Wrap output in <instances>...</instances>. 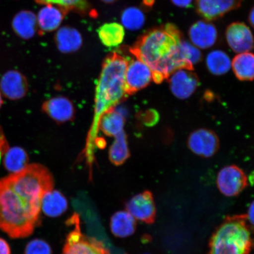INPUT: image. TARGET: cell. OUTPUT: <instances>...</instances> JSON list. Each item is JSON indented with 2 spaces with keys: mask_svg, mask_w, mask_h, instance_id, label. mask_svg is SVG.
Listing matches in <instances>:
<instances>
[{
  "mask_svg": "<svg viewBox=\"0 0 254 254\" xmlns=\"http://www.w3.org/2000/svg\"><path fill=\"white\" fill-rule=\"evenodd\" d=\"M53 188L52 175L40 164L0 180V230L14 239L31 236L40 222L43 196Z\"/></svg>",
  "mask_w": 254,
  "mask_h": 254,
  "instance_id": "1",
  "label": "cell"
},
{
  "mask_svg": "<svg viewBox=\"0 0 254 254\" xmlns=\"http://www.w3.org/2000/svg\"><path fill=\"white\" fill-rule=\"evenodd\" d=\"M182 41L179 28L173 24H167L143 35L129 52L149 66L153 74V81L160 83L177 69L193 70L181 53Z\"/></svg>",
  "mask_w": 254,
  "mask_h": 254,
  "instance_id": "2",
  "label": "cell"
},
{
  "mask_svg": "<svg viewBox=\"0 0 254 254\" xmlns=\"http://www.w3.org/2000/svg\"><path fill=\"white\" fill-rule=\"evenodd\" d=\"M127 64V60L117 53L111 54L104 60L95 94L94 122L89 137L88 150L91 151L93 146L101 117L127 94L125 80Z\"/></svg>",
  "mask_w": 254,
  "mask_h": 254,
  "instance_id": "3",
  "label": "cell"
},
{
  "mask_svg": "<svg viewBox=\"0 0 254 254\" xmlns=\"http://www.w3.org/2000/svg\"><path fill=\"white\" fill-rule=\"evenodd\" d=\"M253 244L246 215L231 216L212 234L208 254H249Z\"/></svg>",
  "mask_w": 254,
  "mask_h": 254,
  "instance_id": "4",
  "label": "cell"
},
{
  "mask_svg": "<svg viewBox=\"0 0 254 254\" xmlns=\"http://www.w3.org/2000/svg\"><path fill=\"white\" fill-rule=\"evenodd\" d=\"M69 221L74 228L66 236L62 254H111L102 241L82 234L77 214Z\"/></svg>",
  "mask_w": 254,
  "mask_h": 254,
  "instance_id": "5",
  "label": "cell"
},
{
  "mask_svg": "<svg viewBox=\"0 0 254 254\" xmlns=\"http://www.w3.org/2000/svg\"><path fill=\"white\" fill-rule=\"evenodd\" d=\"M247 177L244 171L236 166H228L219 171L217 186L222 194L228 197L237 196L247 186Z\"/></svg>",
  "mask_w": 254,
  "mask_h": 254,
  "instance_id": "6",
  "label": "cell"
},
{
  "mask_svg": "<svg viewBox=\"0 0 254 254\" xmlns=\"http://www.w3.org/2000/svg\"><path fill=\"white\" fill-rule=\"evenodd\" d=\"M125 80L127 94H134L151 83L153 74L148 65L136 58L128 62Z\"/></svg>",
  "mask_w": 254,
  "mask_h": 254,
  "instance_id": "7",
  "label": "cell"
},
{
  "mask_svg": "<svg viewBox=\"0 0 254 254\" xmlns=\"http://www.w3.org/2000/svg\"><path fill=\"white\" fill-rule=\"evenodd\" d=\"M126 211L136 220L145 224H153L156 218V206L154 196L148 190L138 193L129 199L126 204Z\"/></svg>",
  "mask_w": 254,
  "mask_h": 254,
  "instance_id": "8",
  "label": "cell"
},
{
  "mask_svg": "<svg viewBox=\"0 0 254 254\" xmlns=\"http://www.w3.org/2000/svg\"><path fill=\"white\" fill-rule=\"evenodd\" d=\"M168 78L171 93L180 100L188 99L198 87L197 76L190 69H177Z\"/></svg>",
  "mask_w": 254,
  "mask_h": 254,
  "instance_id": "9",
  "label": "cell"
},
{
  "mask_svg": "<svg viewBox=\"0 0 254 254\" xmlns=\"http://www.w3.org/2000/svg\"><path fill=\"white\" fill-rule=\"evenodd\" d=\"M188 146L193 154L209 158L213 156L218 151L219 139L215 133L211 130L200 128L190 135Z\"/></svg>",
  "mask_w": 254,
  "mask_h": 254,
  "instance_id": "10",
  "label": "cell"
},
{
  "mask_svg": "<svg viewBox=\"0 0 254 254\" xmlns=\"http://www.w3.org/2000/svg\"><path fill=\"white\" fill-rule=\"evenodd\" d=\"M226 39L228 45L234 52H250L254 48V38L252 31L242 23H234L227 27Z\"/></svg>",
  "mask_w": 254,
  "mask_h": 254,
  "instance_id": "11",
  "label": "cell"
},
{
  "mask_svg": "<svg viewBox=\"0 0 254 254\" xmlns=\"http://www.w3.org/2000/svg\"><path fill=\"white\" fill-rule=\"evenodd\" d=\"M244 0H197L196 10L207 21L217 20L234 9L239 8Z\"/></svg>",
  "mask_w": 254,
  "mask_h": 254,
  "instance_id": "12",
  "label": "cell"
},
{
  "mask_svg": "<svg viewBox=\"0 0 254 254\" xmlns=\"http://www.w3.org/2000/svg\"><path fill=\"white\" fill-rule=\"evenodd\" d=\"M0 90L9 100H20L27 93V79L20 71H8L2 76L0 80Z\"/></svg>",
  "mask_w": 254,
  "mask_h": 254,
  "instance_id": "13",
  "label": "cell"
},
{
  "mask_svg": "<svg viewBox=\"0 0 254 254\" xmlns=\"http://www.w3.org/2000/svg\"><path fill=\"white\" fill-rule=\"evenodd\" d=\"M68 12L55 4L45 5L37 17L38 28L40 35L58 29Z\"/></svg>",
  "mask_w": 254,
  "mask_h": 254,
  "instance_id": "14",
  "label": "cell"
},
{
  "mask_svg": "<svg viewBox=\"0 0 254 254\" xmlns=\"http://www.w3.org/2000/svg\"><path fill=\"white\" fill-rule=\"evenodd\" d=\"M43 110L51 118L61 123L71 120L75 113L74 107L71 101L63 96L47 100L43 104Z\"/></svg>",
  "mask_w": 254,
  "mask_h": 254,
  "instance_id": "15",
  "label": "cell"
},
{
  "mask_svg": "<svg viewBox=\"0 0 254 254\" xmlns=\"http://www.w3.org/2000/svg\"><path fill=\"white\" fill-rule=\"evenodd\" d=\"M218 36L213 24L199 21L190 27L189 37L193 45L201 49H209L214 45Z\"/></svg>",
  "mask_w": 254,
  "mask_h": 254,
  "instance_id": "16",
  "label": "cell"
},
{
  "mask_svg": "<svg viewBox=\"0 0 254 254\" xmlns=\"http://www.w3.org/2000/svg\"><path fill=\"white\" fill-rule=\"evenodd\" d=\"M11 27L18 37L23 40H30L39 30L37 16L30 10L19 11L12 18Z\"/></svg>",
  "mask_w": 254,
  "mask_h": 254,
  "instance_id": "17",
  "label": "cell"
},
{
  "mask_svg": "<svg viewBox=\"0 0 254 254\" xmlns=\"http://www.w3.org/2000/svg\"><path fill=\"white\" fill-rule=\"evenodd\" d=\"M68 203L63 193L52 190L44 195L41 201V210L47 217H60L67 210Z\"/></svg>",
  "mask_w": 254,
  "mask_h": 254,
  "instance_id": "18",
  "label": "cell"
},
{
  "mask_svg": "<svg viewBox=\"0 0 254 254\" xmlns=\"http://www.w3.org/2000/svg\"><path fill=\"white\" fill-rule=\"evenodd\" d=\"M57 49L63 53L77 52L82 44V38L79 32L74 28L65 26L57 31L55 36Z\"/></svg>",
  "mask_w": 254,
  "mask_h": 254,
  "instance_id": "19",
  "label": "cell"
},
{
  "mask_svg": "<svg viewBox=\"0 0 254 254\" xmlns=\"http://www.w3.org/2000/svg\"><path fill=\"white\" fill-rule=\"evenodd\" d=\"M136 219L127 211L114 213L110 220V229L114 236L125 238L132 236L136 228Z\"/></svg>",
  "mask_w": 254,
  "mask_h": 254,
  "instance_id": "20",
  "label": "cell"
},
{
  "mask_svg": "<svg viewBox=\"0 0 254 254\" xmlns=\"http://www.w3.org/2000/svg\"><path fill=\"white\" fill-rule=\"evenodd\" d=\"M125 114L123 110L113 108L101 117L98 127L106 135L116 137L125 132Z\"/></svg>",
  "mask_w": 254,
  "mask_h": 254,
  "instance_id": "21",
  "label": "cell"
},
{
  "mask_svg": "<svg viewBox=\"0 0 254 254\" xmlns=\"http://www.w3.org/2000/svg\"><path fill=\"white\" fill-rule=\"evenodd\" d=\"M231 67L236 77L241 81L254 79V55L252 53H243L234 57Z\"/></svg>",
  "mask_w": 254,
  "mask_h": 254,
  "instance_id": "22",
  "label": "cell"
},
{
  "mask_svg": "<svg viewBox=\"0 0 254 254\" xmlns=\"http://www.w3.org/2000/svg\"><path fill=\"white\" fill-rule=\"evenodd\" d=\"M101 42L107 47H114L123 43L125 37V30L122 24L117 23L104 24L98 30Z\"/></svg>",
  "mask_w": 254,
  "mask_h": 254,
  "instance_id": "23",
  "label": "cell"
},
{
  "mask_svg": "<svg viewBox=\"0 0 254 254\" xmlns=\"http://www.w3.org/2000/svg\"><path fill=\"white\" fill-rule=\"evenodd\" d=\"M4 156V167L11 174L20 172L28 166V155L26 151L21 147L9 148Z\"/></svg>",
  "mask_w": 254,
  "mask_h": 254,
  "instance_id": "24",
  "label": "cell"
},
{
  "mask_svg": "<svg viewBox=\"0 0 254 254\" xmlns=\"http://www.w3.org/2000/svg\"><path fill=\"white\" fill-rule=\"evenodd\" d=\"M206 64L211 74L222 75L230 70L232 62L226 53L221 50H214L206 57Z\"/></svg>",
  "mask_w": 254,
  "mask_h": 254,
  "instance_id": "25",
  "label": "cell"
},
{
  "mask_svg": "<svg viewBox=\"0 0 254 254\" xmlns=\"http://www.w3.org/2000/svg\"><path fill=\"white\" fill-rule=\"evenodd\" d=\"M109 151V158L115 165H121L128 159L129 152L125 132L116 136Z\"/></svg>",
  "mask_w": 254,
  "mask_h": 254,
  "instance_id": "26",
  "label": "cell"
},
{
  "mask_svg": "<svg viewBox=\"0 0 254 254\" xmlns=\"http://www.w3.org/2000/svg\"><path fill=\"white\" fill-rule=\"evenodd\" d=\"M121 21L123 26L127 29L136 31L144 26L145 17L140 9L135 7H129L123 11Z\"/></svg>",
  "mask_w": 254,
  "mask_h": 254,
  "instance_id": "27",
  "label": "cell"
},
{
  "mask_svg": "<svg viewBox=\"0 0 254 254\" xmlns=\"http://www.w3.org/2000/svg\"><path fill=\"white\" fill-rule=\"evenodd\" d=\"M181 53L185 61L193 68V65L201 61L202 55L198 48L195 47L187 42L182 41L180 46Z\"/></svg>",
  "mask_w": 254,
  "mask_h": 254,
  "instance_id": "28",
  "label": "cell"
},
{
  "mask_svg": "<svg viewBox=\"0 0 254 254\" xmlns=\"http://www.w3.org/2000/svg\"><path fill=\"white\" fill-rule=\"evenodd\" d=\"M59 6L67 12L72 11L80 14H90L93 11L87 0H60Z\"/></svg>",
  "mask_w": 254,
  "mask_h": 254,
  "instance_id": "29",
  "label": "cell"
},
{
  "mask_svg": "<svg viewBox=\"0 0 254 254\" xmlns=\"http://www.w3.org/2000/svg\"><path fill=\"white\" fill-rule=\"evenodd\" d=\"M24 254H53V250L46 241L34 239L27 244Z\"/></svg>",
  "mask_w": 254,
  "mask_h": 254,
  "instance_id": "30",
  "label": "cell"
},
{
  "mask_svg": "<svg viewBox=\"0 0 254 254\" xmlns=\"http://www.w3.org/2000/svg\"><path fill=\"white\" fill-rule=\"evenodd\" d=\"M8 149L7 139H6L2 128L0 127V161H1L2 156H4V155Z\"/></svg>",
  "mask_w": 254,
  "mask_h": 254,
  "instance_id": "31",
  "label": "cell"
},
{
  "mask_svg": "<svg viewBox=\"0 0 254 254\" xmlns=\"http://www.w3.org/2000/svg\"><path fill=\"white\" fill-rule=\"evenodd\" d=\"M0 254H11L8 243L2 238H0Z\"/></svg>",
  "mask_w": 254,
  "mask_h": 254,
  "instance_id": "32",
  "label": "cell"
},
{
  "mask_svg": "<svg viewBox=\"0 0 254 254\" xmlns=\"http://www.w3.org/2000/svg\"><path fill=\"white\" fill-rule=\"evenodd\" d=\"M246 217L247 221L254 227V201L250 204Z\"/></svg>",
  "mask_w": 254,
  "mask_h": 254,
  "instance_id": "33",
  "label": "cell"
},
{
  "mask_svg": "<svg viewBox=\"0 0 254 254\" xmlns=\"http://www.w3.org/2000/svg\"><path fill=\"white\" fill-rule=\"evenodd\" d=\"M174 5L182 8H188L190 7L192 0H171Z\"/></svg>",
  "mask_w": 254,
  "mask_h": 254,
  "instance_id": "34",
  "label": "cell"
},
{
  "mask_svg": "<svg viewBox=\"0 0 254 254\" xmlns=\"http://www.w3.org/2000/svg\"><path fill=\"white\" fill-rule=\"evenodd\" d=\"M37 4L42 5L55 4L59 5L60 0H35Z\"/></svg>",
  "mask_w": 254,
  "mask_h": 254,
  "instance_id": "35",
  "label": "cell"
},
{
  "mask_svg": "<svg viewBox=\"0 0 254 254\" xmlns=\"http://www.w3.org/2000/svg\"><path fill=\"white\" fill-rule=\"evenodd\" d=\"M249 22L252 26L254 28V7L251 11L249 15Z\"/></svg>",
  "mask_w": 254,
  "mask_h": 254,
  "instance_id": "36",
  "label": "cell"
},
{
  "mask_svg": "<svg viewBox=\"0 0 254 254\" xmlns=\"http://www.w3.org/2000/svg\"><path fill=\"white\" fill-rule=\"evenodd\" d=\"M145 4L148 6H151L154 4V0H144Z\"/></svg>",
  "mask_w": 254,
  "mask_h": 254,
  "instance_id": "37",
  "label": "cell"
},
{
  "mask_svg": "<svg viewBox=\"0 0 254 254\" xmlns=\"http://www.w3.org/2000/svg\"><path fill=\"white\" fill-rule=\"evenodd\" d=\"M101 1H102L105 3H107V4H111V3L115 2L116 1H118V0H101Z\"/></svg>",
  "mask_w": 254,
  "mask_h": 254,
  "instance_id": "38",
  "label": "cell"
},
{
  "mask_svg": "<svg viewBox=\"0 0 254 254\" xmlns=\"http://www.w3.org/2000/svg\"><path fill=\"white\" fill-rule=\"evenodd\" d=\"M2 103H3V101H2V97H1V93H0V108L1 107Z\"/></svg>",
  "mask_w": 254,
  "mask_h": 254,
  "instance_id": "39",
  "label": "cell"
}]
</instances>
